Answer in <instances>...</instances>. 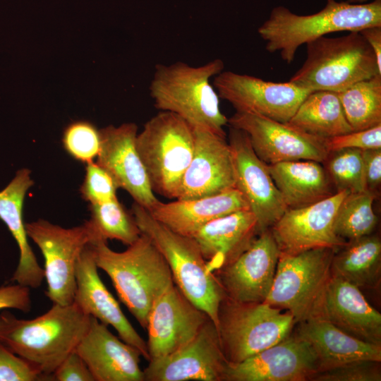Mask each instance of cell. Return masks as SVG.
I'll return each mask as SVG.
<instances>
[{
    "instance_id": "38",
    "label": "cell",
    "mask_w": 381,
    "mask_h": 381,
    "mask_svg": "<svg viewBox=\"0 0 381 381\" xmlns=\"http://www.w3.org/2000/svg\"><path fill=\"white\" fill-rule=\"evenodd\" d=\"M324 144L329 153L348 148L362 150L381 149V124L324 139Z\"/></svg>"
},
{
    "instance_id": "22",
    "label": "cell",
    "mask_w": 381,
    "mask_h": 381,
    "mask_svg": "<svg viewBox=\"0 0 381 381\" xmlns=\"http://www.w3.org/2000/svg\"><path fill=\"white\" fill-rule=\"evenodd\" d=\"M89 244L82 251L75 269L73 303L85 315L111 325L119 338L137 348L147 361V343L123 313L118 301L102 281Z\"/></svg>"
},
{
    "instance_id": "21",
    "label": "cell",
    "mask_w": 381,
    "mask_h": 381,
    "mask_svg": "<svg viewBox=\"0 0 381 381\" xmlns=\"http://www.w3.org/2000/svg\"><path fill=\"white\" fill-rule=\"evenodd\" d=\"M311 318L325 320L363 341L381 345V314L360 289L341 278L331 275Z\"/></svg>"
},
{
    "instance_id": "4",
    "label": "cell",
    "mask_w": 381,
    "mask_h": 381,
    "mask_svg": "<svg viewBox=\"0 0 381 381\" xmlns=\"http://www.w3.org/2000/svg\"><path fill=\"white\" fill-rule=\"evenodd\" d=\"M375 26H381V0L360 4L327 0L322 10L310 15L274 7L258 32L269 52H279L282 59L291 64L299 47L312 40L332 32H359Z\"/></svg>"
},
{
    "instance_id": "41",
    "label": "cell",
    "mask_w": 381,
    "mask_h": 381,
    "mask_svg": "<svg viewBox=\"0 0 381 381\" xmlns=\"http://www.w3.org/2000/svg\"><path fill=\"white\" fill-rule=\"evenodd\" d=\"M30 289L18 284L0 287V310L16 309L23 313L31 310Z\"/></svg>"
},
{
    "instance_id": "1",
    "label": "cell",
    "mask_w": 381,
    "mask_h": 381,
    "mask_svg": "<svg viewBox=\"0 0 381 381\" xmlns=\"http://www.w3.org/2000/svg\"><path fill=\"white\" fill-rule=\"evenodd\" d=\"M90 316L73 303H53L44 314L19 319L8 309L0 313V342L19 356L47 380L73 351L87 332Z\"/></svg>"
},
{
    "instance_id": "8",
    "label": "cell",
    "mask_w": 381,
    "mask_h": 381,
    "mask_svg": "<svg viewBox=\"0 0 381 381\" xmlns=\"http://www.w3.org/2000/svg\"><path fill=\"white\" fill-rule=\"evenodd\" d=\"M296 325L291 313L262 303H239L224 297L217 329L223 353L238 363L288 337Z\"/></svg>"
},
{
    "instance_id": "3",
    "label": "cell",
    "mask_w": 381,
    "mask_h": 381,
    "mask_svg": "<svg viewBox=\"0 0 381 381\" xmlns=\"http://www.w3.org/2000/svg\"><path fill=\"white\" fill-rule=\"evenodd\" d=\"M224 68L216 59L198 66L177 61L158 64L150 85L155 108L173 113L193 128L210 131L226 137L228 119L219 107V97L210 83Z\"/></svg>"
},
{
    "instance_id": "16",
    "label": "cell",
    "mask_w": 381,
    "mask_h": 381,
    "mask_svg": "<svg viewBox=\"0 0 381 381\" xmlns=\"http://www.w3.org/2000/svg\"><path fill=\"white\" fill-rule=\"evenodd\" d=\"M279 253L270 229L260 233L237 258L213 274L229 299L262 303L271 290Z\"/></svg>"
},
{
    "instance_id": "5",
    "label": "cell",
    "mask_w": 381,
    "mask_h": 381,
    "mask_svg": "<svg viewBox=\"0 0 381 381\" xmlns=\"http://www.w3.org/2000/svg\"><path fill=\"white\" fill-rule=\"evenodd\" d=\"M131 214L141 234L152 241L164 258L175 285L217 327L219 307L225 295L208 270L195 240L172 231L136 202L132 205Z\"/></svg>"
},
{
    "instance_id": "36",
    "label": "cell",
    "mask_w": 381,
    "mask_h": 381,
    "mask_svg": "<svg viewBox=\"0 0 381 381\" xmlns=\"http://www.w3.org/2000/svg\"><path fill=\"white\" fill-rule=\"evenodd\" d=\"M117 189L112 177L96 162L87 164L84 181L80 188L85 200L90 204L111 201L117 198Z\"/></svg>"
},
{
    "instance_id": "42",
    "label": "cell",
    "mask_w": 381,
    "mask_h": 381,
    "mask_svg": "<svg viewBox=\"0 0 381 381\" xmlns=\"http://www.w3.org/2000/svg\"><path fill=\"white\" fill-rule=\"evenodd\" d=\"M366 190L377 195L381 183V149L362 150Z\"/></svg>"
},
{
    "instance_id": "28",
    "label": "cell",
    "mask_w": 381,
    "mask_h": 381,
    "mask_svg": "<svg viewBox=\"0 0 381 381\" xmlns=\"http://www.w3.org/2000/svg\"><path fill=\"white\" fill-rule=\"evenodd\" d=\"M268 168L288 209L303 207L337 193L321 162L286 161L268 164Z\"/></svg>"
},
{
    "instance_id": "24",
    "label": "cell",
    "mask_w": 381,
    "mask_h": 381,
    "mask_svg": "<svg viewBox=\"0 0 381 381\" xmlns=\"http://www.w3.org/2000/svg\"><path fill=\"white\" fill-rule=\"evenodd\" d=\"M258 235L254 214L242 210L207 223L191 238L213 274L237 258Z\"/></svg>"
},
{
    "instance_id": "26",
    "label": "cell",
    "mask_w": 381,
    "mask_h": 381,
    "mask_svg": "<svg viewBox=\"0 0 381 381\" xmlns=\"http://www.w3.org/2000/svg\"><path fill=\"white\" fill-rule=\"evenodd\" d=\"M31 171L19 169L11 181L0 191V219L6 224L19 249L18 266L11 280L30 289L39 288L44 279V269L29 244L23 207L28 190L33 186Z\"/></svg>"
},
{
    "instance_id": "17",
    "label": "cell",
    "mask_w": 381,
    "mask_h": 381,
    "mask_svg": "<svg viewBox=\"0 0 381 381\" xmlns=\"http://www.w3.org/2000/svg\"><path fill=\"white\" fill-rule=\"evenodd\" d=\"M319 371L312 346L295 332L242 362L229 363L225 381H307Z\"/></svg>"
},
{
    "instance_id": "33",
    "label": "cell",
    "mask_w": 381,
    "mask_h": 381,
    "mask_svg": "<svg viewBox=\"0 0 381 381\" xmlns=\"http://www.w3.org/2000/svg\"><path fill=\"white\" fill-rule=\"evenodd\" d=\"M375 197L368 190L349 193L337 210L334 222L335 234L346 241L371 234L377 223L373 209Z\"/></svg>"
},
{
    "instance_id": "39",
    "label": "cell",
    "mask_w": 381,
    "mask_h": 381,
    "mask_svg": "<svg viewBox=\"0 0 381 381\" xmlns=\"http://www.w3.org/2000/svg\"><path fill=\"white\" fill-rule=\"evenodd\" d=\"M47 380L25 360L0 342V381Z\"/></svg>"
},
{
    "instance_id": "2",
    "label": "cell",
    "mask_w": 381,
    "mask_h": 381,
    "mask_svg": "<svg viewBox=\"0 0 381 381\" xmlns=\"http://www.w3.org/2000/svg\"><path fill=\"white\" fill-rule=\"evenodd\" d=\"M89 246L98 269L107 274L120 301L145 329L153 304L175 284L163 255L143 234L122 252L98 238Z\"/></svg>"
},
{
    "instance_id": "13",
    "label": "cell",
    "mask_w": 381,
    "mask_h": 381,
    "mask_svg": "<svg viewBox=\"0 0 381 381\" xmlns=\"http://www.w3.org/2000/svg\"><path fill=\"white\" fill-rule=\"evenodd\" d=\"M229 144L235 169V187L257 220L258 234L270 229L288 209L269 171L255 153L248 135L230 126Z\"/></svg>"
},
{
    "instance_id": "44",
    "label": "cell",
    "mask_w": 381,
    "mask_h": 381,
    "mask_svg": "<svg viewBox=\"0 0 381 381\" xmlns=\"http://www.w3.org/2000/svg\"><path fill=\"white\" fill-rule=\"evenodd\" d=\"M368 0H347L346 1L351 4H365Z\"/></svg>"
},
{
    "instance_id": "18",
    "label": "cell",
    "mask_w": 381,
    "mask_h": 381,
    "mask_svg": "<svg viewBox=\"0 0 381 381\" xmlns=\"http://www.w3.org/2000/svg\"><path fill=\"white\" fill-rule=\"evenodd\" d=\"M209 319L174 284L155 301L147 316L150 360L167 356L186 345Z\"/></svg>"
},
{
    "instance_id": "15",
    "label": "cell",
    "mask_w": 381,
    "mask_h": 381,
    "mask_svg": "<svg viewBox=\"0 0 381 381\" xmlns=\"http://www.w3.org/2000/svg\"><path fill=\"white\" fill-rule=\"evenodd\" d=\"M344 190L312 205L287 209L270 228L281 253L296 254L317 248L338 250L346 241L334 229V219L344 198Z\"/></svg>"
},
{
    "instance_id": "31",
    "label": "cell",
    "mask_w": 381,
    "mask_h": 381,
    "mask_svg": "<svg viewBox=\"0 0 381 381\" xmlns=\"http://www.w3.org/2000/svg\"><path fill=\"white\" fill-rule=\"evenodd\" d=\"M337 95L353 131L381 124V75L361 80Z\"/></svg>"
},
{
    "instance_id": "29",
    "label": "cell",
    "mask_w": 381,
    "mask_h": 381,
    "mask_svg": "<svg viewBox=\"0 0 381 381\" xmlns=\"http://www.w3.org/2000/svg\"><path fill=\"white\" fill-rule=\"evenodd\" d=\"M330 272L358 289H377L381 279L379 236L371 234L348 241L334 253Z\"/></svg>"
},
{
    "instance_id": "9",
    "label": "cell",
    "mask_w": 381,
    "mask_h": 381,
    "mask_svg": "<svg viewBox=\"0 0 381 381\" xmlns=\"http://www.w3.org/2000/svg\"><path fill=\"white\" fill-rule=\"evenodd\" d=\"M336 251L317 248L296 254L280 252L273 284L264 303L288 310L296 324L310 318L331 277Z\"/></svg>"
},
{
    "instance_id": "12",
    "label": "cell",
    "mask_w": 381,
    "mask_h": 381,
    "mask_svg": "<svg viewBox=\"0 0 381 381\" xmlns=\"http://www.w3.org/2000/svg\"><path fill=\"white\" fill-rule=\"evenodd\" d=\"M230 126L243 131L257 156L267 164L294 160H326L324 139L287 123L251 113L236 112L228 119Z\"/></svg>"
},
{
    "instance_id": "7",
    "label": "cell",
    "mask_w": 381,
    "mask_h": 381,
    "mask_svg": "<svg viewBox=\"0 0 381 381\" xmlns=\"http://www.w3.org/2000/svg\"><path fill=\"white\" fill-rule=\"evenodd\" d=\"M194 143V128L173 113L160 111L145 123L135 145L154 192L178 199Z\"/></svg>"
},
{
    "instance_id": "11",
    "label": "cell",
    "mask_w": 381,
    "mask_h": 381,
    "mask_svg": "<svg viewBox=\"0 0 381 381\" xmlns=\"http://www.w3.org/2000/svg\"><path fill=\"white\" fill-rule=\"evenodd\" d=\"M219 98L229 102L236 112L260 115L287 123L312 90L291 81L274 83L222 71L214 77Z\"/></svg>"
},
{
    "instance_id": "6",
    "label": "cell",
    "mask_w": 381,
    "mask_h": 381,
    "mask_svg": "<svg viewBox=\"0 0 381 381\" xmlns=\"http://www.w3.org/2000/svg\"><path fill=\"white\" fill-rule=\"evenodd\" d=\"M306 44V59L289 80L303 87L339 92L381 75L374 52L359 32L322 36Z\"/></svg>"
},
{
    "instance_id": "40",
    "label": "cell",
    "mask_w": 381,
    "mask_h": 381,
    "mask_svg": "<svg viewBox=\"0 0 381 381\" xmlns=\"http://www.w3.org/2000/svg\"><path fill=\"white\" fill-rule=\"evenodd\" d=\"M52 379L56 381H95L87 364L75 349L57 367Z\"/></svg>"
},
{
    "instance_id": "20",
    "label": "cell",
    "mask_w": 381,
    "mask_h": 381,
    "mask_svg": "<svg viewBox=\"0 0 381 381\" xmlns=\"http://www.w3.org/2000/svg\"><path fill=\"white\" fill-rule=\"evenodd\" d=\"M194 138L193 155L176 200L209 196L236 188L234 157L226 137L194 128Z\"/></svg>"
},
{
    "instance_id": "14",
    "label": "cell",
    "mask_w": 381,
    "mask_h": 381,
    "mask_svg": "<svg viewBox=\"0 0 381 381\" xmlns=\"http://www.w3.org/2000/svg\"><path fill=\"white\" fill-rule=\"evenodd\" d=\"M148 362L143 370L145 381H225L229 364L211 319L186 345Z\"/></svg>"
},
{
    "instance_id": "43",
    "label": "cell",
    "mask_w": 381,
    "mask_h": 381,
    "mask_svg": "<svg viewBox=\"0 0 381 381\" xmlns=\"http://www.w3.org/2000/svg\"><path fill=\"white\" fill-rule=\"evenodd\" d=\"M375 53L381 69V26L370 27L359 31Z\"/></svg>"
},
{
    "instance_id": "30",
    "label": "cell",
    "mask_w": 381,
    "mask_h": 381,
    "mask_svg": "<svg viewBox=\"0 0 381 381\" xmlns=\"http://www.w3.org/2000/svg\"><path fill=\"white\" fill-rule=\"evenodd\" d=\"M287 123L322 139L353 131L337 92L327 90L311 92Z\"/></svg>"
},
{
    "instance_id": "32",
    "label": "cell",
    "mask_w": 381,
    "mask_h": 381,
    "mask_svg": "<svg viewBox=\"0 0 381 381\" xmlns=\"http://www.w3.org/2000/svg\"><path fill=\"white\" fill-rule=\"evenodd\" d=\"M90 219L86 221L92 238L107 241L114 239L129 246L141 235L132 215L127 212L118 198L111 201L90 204Z\"/></svg>"
},
{
    "instance_id": "10",
    "label": "cell",
    "mask_w": 381,
    "mask_h": 381,
    "mask_svg": "<svg viewBox=\"0 0 381 381\" xmlns=\"http://www.w3.org/2000/svg\"><path fill=\"white\" fill-rule=\"evenodd\" d=\"M28 237L38 246L44 260L45 294L52 303H73L75 269L83 249L92 239L87 223L64 228L44 219L25 224Z\"/></svg>"
},
{
    "instance_id": "19",
    "label": "cell",
    "mask_w": 381,
    "mask_h": 381,
    "mask_svg": "<svg viewBox=\"0 0 381 381\" xmlns=\"http://www.w3.org/2000/svg\"><path fill=\"white\" fill-rule=\"evenodd\" d=\"M100 150L96 162L114 179L118 188L126 190L134 202L150 210L159 200L135 145L138 126L124 123L99 130Z\"/></svg>"
},
{
    "instance_id": "37",
    "label": "cell",
    "mask_w": 381,
    "mask_h": 381,
    "mask_svg": "<svg viewBox=\"0 0 381 381\" xmlns=\"http://www.w3.org/2000/svg\"><path fill=\"white\" fill-rule=\"evenodd\" d=\"M380 363L369 360L351 362L319 372L311 381H380Z\"/></svg>"
},
{
    "instance_id": "35",
    "label": "cell",
    "mask_w": 381,
    "mask_h": 381,
    "mask_svg": "<svg viewBox=\"0 0 381 381\" xmlns=\"http://www.w3.org/2000/svg\"><path fill=\"white\" fill-rule=\"evenodd\" d=\"M62 144L75 160L85 164L95 162L100 150L99 130L87 121L72 122L64 131Z\"/></svg>"
},
{
    "instance_id": "23",
    "label": "cell",
    "mask_w": 381,
    "mask_h": 381,
    "mask_svg": "<svg viewBox=\"0 0 381 381\" xmlns=\"http://www.w3.org/2000/svg\"><path fill=\"white\" fill-rule=\"evenodd\" d=\"M75 351L95 381H145L140 351L113 334L107 325L93 317Z\"/></svg>"
},
{
    "instance_id": "25",
    "label": "cell",
    "mask_w": 381,
    "mask_h": 381,
    "mask_svg": "<svg viewBox=\"0 0 381 381\" xmlns=\"http://www.w3.org/2000/svg\"><path fill=\"white\" fill-rule=\"evenodd\" d=\"M250 210L236 188L209 196L170 202L158 201L150 210L151 215L172 231L192 237L207 223L232 212Z\"/></svg>"
},
{
    "instance_id": "34",
    "label": "cell",
    "mask_w": 381,
    "mask_h": 381,
    "mask_svg": "<svg viewBox=\"0 0 381 381\" xmlns=\"http://www.w3.org/2000/svg\"><path fill=\"white\" fill-rule=\"evenodd\" d=\"M322 164L337 192L366 190L362 150L348 148L329 152Z\"/></svg>"
},
{
    "instance_id": "27",
    "label": "cell",
    "mask_w": 381,
    "mask_h": 381,
    "mask_svg": "<svg viewBox=\"0 0 381 381\" xmlns=\"http://www.w3.org/2000/svg\"><path fill=\"white\" fill-rule=\"evenodd\" d=\"M296 332L312 346L319 372L353 361H381V345L356 339L325 320L311 318L299 322Z\"/></svg>"
}]
</instances>
